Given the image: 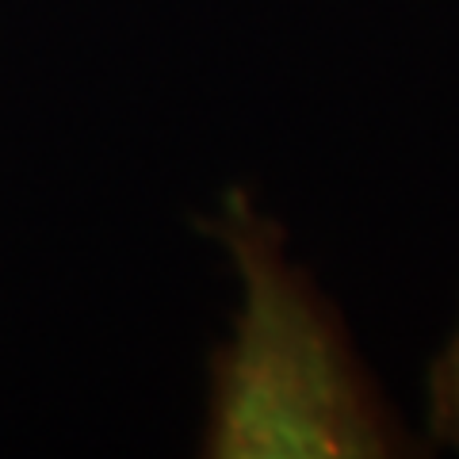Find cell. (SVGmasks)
Returning <instances> with one entry per match:
<instances>
[{
    "mask_svg": "<svg viewBox=\"0 0 459 459\" xmlns=\"http://www.w3.org/2000/svg\"><path fill=\"white\" fill-rule=\"evenodd\" d=\"M204 234L238 280L230 337L211 352L199 455L402 459L418 437L360 360L337 307L287 253V234L246 188H226Z\"/></svg>",
    "mask_w": 459,
    "mask_h": 459,
    "instance_id": "obj_1",
    "label": "cell"
},
{
    "mask_svg": "<svg viewBox=\"0 0 459 459\" xmlns=\"http://www.w3.org/2000/svg\"><path fill=\"white\" fill-rule=\"evenodd\" d=\"M425 429L429 440L459 455V322L433 356L425 376Z\"/></svg>",
    "mask_w": 459,
    "mask_h": 459,
    "instance_id": "obj_2",
    "label": "cell"
}]
</instances>
